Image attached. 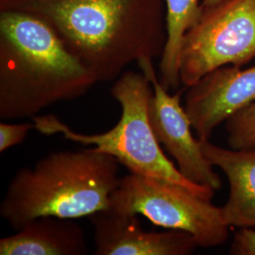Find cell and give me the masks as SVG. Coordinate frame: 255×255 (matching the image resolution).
Here are the masks:
<instances>
[{"instance_id":"6da1fadb","label":"cell","mask_w":255,"mask_h":255,"mask_svg":"<svg viewBox=\"0 0 255 255\" xmlns=\"http://www.w3.org/2000/svg\"><path fill=\"white\" fill-rule=\"evenodd\" d=\"M0 10L43 21L98 82L161 57L166 43L164 0H0Z\"/></svg>"},{"instance_id":"7a4b0ae2","label":"cell","mask_w":255,"mask_h":255,"mask_svg":"<svg viewBox=\"0 0 255 255\" xmlns=\"http://www.w3.org/2000/svg\"><path fill=\"white\" fill-rule=\"evenodd\" d=\"M96 83L43 21L0 10V119H33L52 104L81 98Z\"/></svg>"},{"instance_id":"3957f363","label":"cell","mask_w":255,"mask_h":255,"mask_svg":"<svg viewBox=\"0 0 255 255\" xmlns=\"http://www.w3.org/2000/svg\"><path fill=\"white\" fill-rule=\"evenodd\" d=\"M119 162L94 147L57 151L19 169L0 204V216L15 230L32 219L90 217L108 209L118 187Z\"/></svg>"},{"instance_id":"277c9868","label":"cell","mask_w":255,"mask_h":255,"mask_svg":"<svg viewBox=\"0 0 255 255\" xmlns=\"http://www.w3.org/2000/svg\"><path fill=\"white\" fill-rule=\"evenodd\" d=\"M110 93L120 104L122 114L119 123L106 132L79 133L54 115L34 117V127L43 134L60 133L66 140L95 146L97 151L114 156L130 173L173 182L212 200L216 190L186 179L161 148L148 119L153 87L146 75L125 71L116 80Z\"/></svg>"},{"instance_id":"5b68a950","label":"cell","mask_w":255,"mask_h":255,"mask_svg":"<svg viewBox=\"0 0 255 255\" xmlns=\"http://www.w3.org/2000/svg\"><path fill=\"white\" fill-rule=\"evenodd\" d=\"M108 209L142 215L157 226L187 232L203 248L219 246L228 239L230 227L222 207L157 178L134 173L121 177L110 196Z\"/></svg>"},{"instance_id":"8992f818","label":"cell","mask_w":255,"mask_h":255,"mask_svg":"<svg viewBox=\"0 0 255 255\" xmlns=\"http://www.w3.org/2000/svg\"><path fill=\"white\" fill-rule=\"evenodd\" d=\"M255 58V0H219L201 7L182 40L180 78L186 89L225 66H242Z\"/></svg>"},{"instance_id":"52a82bcc","label":"cell","mask_w":255,"mask_h":255,"mask_svg":"<svg viewBox=\"0 0 255 255\" xmlns=\"http://www.w3.org/2000/svg\"><path fill=\"white\" fill-rule=\"evenodd\" d=\"M152 61L144 59L137 64L153 87L148 119L155 136L176 160L178 169L186 179L219 190L222 185L221 180L214 171V165L203 154L200 140L192 134L191 122L181 104L182 91L169 95L158 79Z\"/></svg>"},{"instance_id":"ba28073f","label":"cell","mask_w":255,"mask_h":255,"mask_svg":"<svg viewBox=\"0 0 255 255\" xmlns=\"http://www.w3.org/2000/svg\"><path fill=\"white\" fill-rule=\"evenodd\" d=\"M255 101V65H225L186 88L184 110L198 139H210L214 129Z\"/></svg>"},{"instance_id":"9c48e42d","label":"cell","mask_w":255,"mask_h":255,"mask_svg":"<svg viewBox=\"0 0 255 255\" xmlns=\"http://www.w3.org/2000/svg\"><path fill=\"white\" fill-rule=\"evenodd\" d=\"M96 255H188L197 247L187 232H146L137 215L101 210L90 217Z\"/></svg>"},{"instance_id":"30bf717a","label":"cell","mask_w":255,"mask_h":255,"mask_svg":"<svg viewBox=\"0 0 255 255\" xmlns=\"http://www.w3.org/2000/svg\"><path fill=\"white\" fill-rule=\"evenodd\" d=\"M201 150L214 166L228 179V201L222 213L229 227H255V147L229 149L216 146L209 139H199Z\"/></svg>"},{"instance_id":"8fae6325","label":"cell","mask_w":255,"mask_h":255,"mask_svg":"<svg viewBox=\"0 0 255 255\" xmlns=\"http://www.w3.org/2000/svg\"><path fill=\"white\" fill-rule=\"evenodd\" d=\"M88 248L82 227L73 219L45 216L0 239L1 255H85Z\"/></svg>"},{"instance_id":"7c38bea8","label":"cell","mask_w":255,"mask_h":255,"mask_svg":"<svg viewBox=\"0 0 255 255\" xmlns=\"http://www.w3.org/2000/svg\"><path fill=\"white\" fill-rule=\"evenodd\" d=\"M166 11V43L160 62V82L166 90L180 86V52L187 30L196 23L202 0H164Z\"/></svg>"},{"instance_id":"4fadbf2b","label":"cell","mask_w":255,"mask_h":255,"mask_svg":"<svg viewBox=\"0 0 255 255\" xmlns=\"http://www.w3.org/2000/svg\"><path fill=\"white\" fill-rule=\"evenodd\" d=\"M228 143L232 148L255 147V101L226 120Z\"/></svg>"},{"instance_id":"5bb4252c","label":"cell","mask_w":255,"mask_h":255,"mask_svg":"<svg viewBox=\"0 0 255 255\" xmlns=\"http://www.w3.org/2000/svg\"><path fill=\"white\" fill-rule=\"evenodd\" d=\"M32 128H35L33 122L20 124L2 122L0 124V152H4L10 147L21 144Z\"/></svg>"},{"instance_id":"9a60e30c","label":"cell","mask_w":255,"mask_h":255,"mask_svg":"<svg viewBox=\"0 0 255 255\" xmlns=\"http://www.w3.org/2000/svg\"><path fill=\"white\" fill-rule=\"evenodd\" d=\"M230 254L233 255H255V230L239 228L234 237Z\"/></svg>"},{"instance_id":"2e32d148","label":"cell","mask_w":255,"mask_h":255,"mask_svg":"<svg viewBox=\"0 0 255 255\" xmlns=\"http://www.w3.org/2000/svg\"><path fill=\"white\" fill-rule=\"evenodd\" d=\"M219 1V0H202L201 7H208V6H211V5L216 4Z\"/></svg>"}]
</instances>
